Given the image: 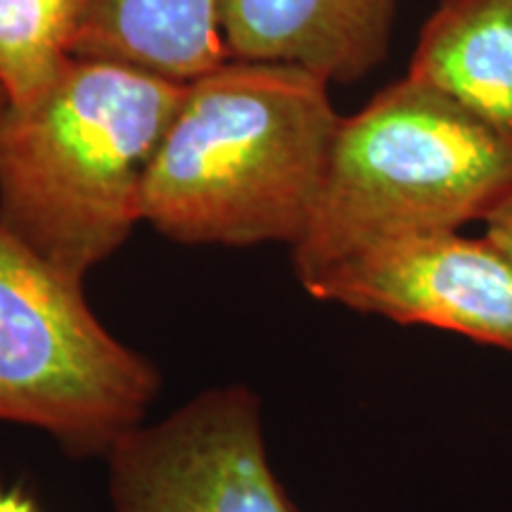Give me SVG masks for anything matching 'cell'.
I'll return each mask as SVG.
<instances>
[{"instance_id": "obj_1", "label": "cell", "mask_w": 512, "mask_h": 512, "mask_svg": "<svg viewBox=\"0 0 512 512\" xmlns=\"http://www.w3.org/2000/svg\"><path fill=\"white\" fill-rule=\"evenodd\" d=\"M339 117L330 81L302 67L233 60L185 83L140 195V219L178 245L302 240Z\"/></svg>"}, {"instance_id": "obj_2", "label": "cell", "mask_w": 512, "mask_h": 512, "mask_svg": "<svg viewBox=\"0 0 512 512\" xmlns=\"http://www.w3.org/2000/svg\"><path fill=\"white\" fill-rule=\"evenodd\" d=\"M185 83L72 57L31 105L0 112V226L74 280L121 249Z\"/></svg>"}, {"instance_id": "obj_3", "label": "cell", "mask_w": 512, "mask_h": 512, "mask_svg": "<svg viewBox=\"0 0 512 512\" xmlns=\"http://www.w3.org/2000/svg\"><path fill=\"white\" fill-rule=\"evenodd\" d=\"M508 197L512 138L406 74L342 117L294 273L306 285L377 242L482 223Z\"/></svg>"}, {"instance_id": "obj_4", "label": "cell", "mask_w": 512, "mask_h": 512, "mask_svg": "<svg viewBox=\"0 0 512 512\" xmlns=\"http://www.w3.org/2000/svg\"><path fill=\"white\" fill-rule=\"evenodd\" d=\"M162 377L102 325L81 280L0 226V422L69 458H107L147 422Z\"/></svg>"}, {"instance_id": "obj_5", "label": "cell", "mask_w": 512, "mask_h": 512, "mask_svg": "<svg viewBox=\"0 0 512 512\" xmlns=\"http://www.w3.org/2000/svg\"><path fill=\"white\" fill-rule=\"evenodd\" d=\"M105 460L112 512H304L271 465L261 399L240 382L145 422Z\"/></svg>"}, {"instance_id": "obj_6", "label": "cell", "mask_w": 512, "mask_h": 512, "mask_svg": "<svg viewBox=\"0 0 512 512\" xmlns=\"http://www.w3.org/2000/svg\"><path fill=\"white\" fill-rule=\"evenodd\" d=\"M302 287L318 302L512 351V259L486 235H401L347 256Z\"/></svg>"}, {"instance_id": "obj_7", "label": "cell", "mask_w": 512, "mask_h": 512, "mask_svg": "<svg viewBox=\"0 0 512 512\" xmlns=\"http://www.w3.org/2000/svg\"><path fill=\"white\" fill-rule=\"evenodd\" d=\"M394 19L396 0H221L228 57L292 64L330 83L373 72Z\"/></svg>"}, {"instance_id": "obj_8", "label": "cell", "mask_w": 512, "mask_h": 512, "mask_svg": "<svg viewBox=\"0 0 512 512\" xmlns=\"http://www.w3.org/2000/svg\"><path fill=\"white\" fill-rule=\"evenodd\" d=\"M74 57L188 83L228 60L221 0H83Z\"/></svg>"}, {"instance_id": "obj_9", "label": "cell", "mask_w": 512, "mask_h": 512, "mask_svg": "<svg viewBox=\"0 0 512 512\" xmlns=\"http://www.w3.org/2000/svg\"><path fill=\"white\" fill-rule=\"evenodd\" d=\"M408 76L512 138V0H439Z\"/></svg>"}, {"instance_id": "obj_10", "label": "cell", "mask_w": 512, "mask_h": 512, "mask_svg": "<svg viewBox=\"0 0 512 512\" xmlns=\"http://www.w3.org/2000/svg\"><path fill=\"white\" fill-rule=\"evenodd\" d=\"M83 0H0V88L22 107L48 93L72 62Z\"/></svg>"}, {"instance_id": "obj_11", "label": "cell", "mask_w": 512, "mask_h": 512, "mask_svg": "<svg viewBox=\"0 0 512 512\" xmlns=\"http://www.w3.org/2000/svg\"><path fill=\"white\" fill-rule=\"evenodd\" d=\"M486 238L498 249H503L505 254L512 259V197H508L501 207H496L489 216L482 221Z\"/></svg>"}, {"instance_id": "obj_12", "label": "cell", "mask_w": 512, "mask_h": 512, "mask_svg": "<svg viewBox=\"0 0 512 512\" xmlns=\"http://www.w3.org/2000/svg\"><path fill=\"white\" fill-rule=\"evenodd\" d=\"M0 512H41L34 498L19 489H0Z\"/></svg>"}, {"instance_id": "obj_13", "label": "cell", "mask_w": 512, "mask_h": 512, "mask_svg": "<svg viewBox=\"0 0 512 512\" xmlns=\"http://www.w3.org/2000/svg\"><path fill=\"white\" fill-rule=\"evenodd\" d=\"M5 105H8V98H5L3 88H0V112H3V110H5Z\"/></svg>"}]
</instances>
